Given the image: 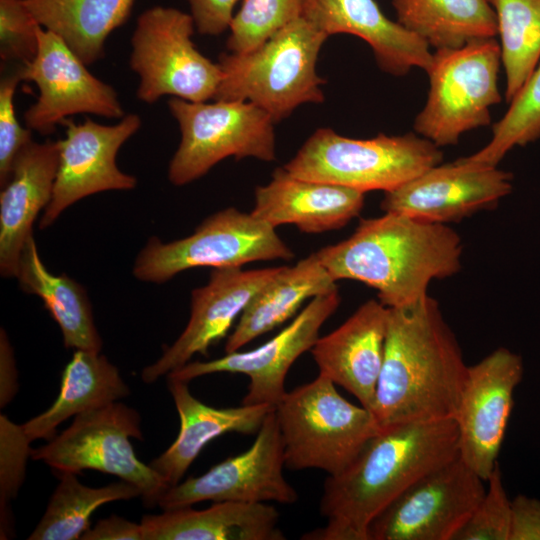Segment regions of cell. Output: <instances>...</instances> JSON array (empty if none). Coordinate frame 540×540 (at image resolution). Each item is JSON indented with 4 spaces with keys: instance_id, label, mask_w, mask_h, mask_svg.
I'll list each match as a JSON object with an SVG mask.
<instances>
[{
    "instance_id": "obj_1",
    "label": "cell",
    "mask_w": 540,
    "mask_h": 540,
    "mask_svg": "<svg viewBox=\"0 0 540 540\" xmlns=\"http://www.w3.org/2000/svg\"><path fill=\"white\" fill-rule=\"evenodd\" d=\"M454 418L381 427L355 460L324 482L325 526L305 540H369L373 519L423 475L459 456Z\"/></svg>"
},
{
    "instance_id": "obj_2",
    "label": "cell",
    "mask_w": 540,
    "mask_h": 540,
    "mask_svg": "<svg viewBox=\"0 0 540 540\" xmlns=\"http://www.w3.org/2000/svg\"><path fill=\"white\" fill-rule=\"evenodd\" d=\"M468 366L429 295L388 308L384 355L372 413L381 427L454 418Z\"/></svg>"
},
{
    "instance_id": "obj_3",
    "label": "cell",
    "mask_w": 540,
    "mask_h": 540,
    "mask_svg": "<svg viewBox=\"0 0 540 540\" xmlns=\"http://www.w3.org/2000/svg\"><path fill=\"white\" fill-rule=\"evenodd\" d=\"M461 254V238L447 224L393 212L361 220L347 239L315 252L335 281L356 280L376 289L388 308L428 295L432 280L460 270Z\"/></svg>"
},
{
    "instance_id": "obj_4",
    "label": "cell",
    "mask_w": 540,
    "mask_h": 540,
    "mask_svg": "<svg viewBox=\"0 0 540 540\" xmlns=\"http://www.w3.org/2000/svg\"><path fill=\"white\" fill-rule=\"evenodd\" d=\"M328 36L300 16L257 49L222 53V78L213 100L248 101L275 122L298 106L324 101L322 79L316 70Z\"/></svg>"
},
{
    "instance_id": "obj_5",
    "label": "cell",
    "mask_w": 540,
    "mask_h": 540,
    "mask_svg": "<svg viewBox=\"0 0 540 540\" xmlns=\"http://www.w3.org/2000/svg\"><path fill=\"white\" fill-rule=\"evenodd\" d=\"M285 466L344 471L381 426L371 410L342 397L327 377L318 376L286 392L274 408Z\"/></svg>"
},
{
    "instance_id": "obj_6",
    "label": "cell",
    "mask_w": 540,
    "mask_h": 540,
    "mask_svg": "<svg viewBox=\"0 0 540 540\" xmlns=\"http://www.w3.org/2000/svg\"><path fill=\"white\" fill-rule=\"evenodd\" d=\"M440 147L417 133L370 139L317 129L283 167L298 178L336 184L366 193L393 190L440 164Z\"/></svg>"
},
{
    "instance_id": "obj_7",
    "label": "cell",
    "mask_w": 540,
    "mask_h": 540,
    "mask_svg": "<svg viewBox=\"0 0 540 540\" xmlns=\"http://www.w3.org/2000/svg\"><path fill=\"white\" fill-rule=\"evenodd\" d=\"M500 65L501 49L495 37L435 50L426 71L427 101L415 117V133L442 147L456 144L470 130L489 125L490 108L502 99Z\"/></svg>"
},
{
    "instance_id": "obj_8",
    "label": "cell",
    "mask_w": 540,
    "mask_h": 540,
    "mask_svg": "<svg viewBox=\"0 0 540 540\" xmlns=\"http://www.w3.org/2000/svg\"><path fill=\"white\" fill-rule=\"evenodd\" d=\"M181 139L168 168L169 181L183 186L204 176L228 157L275 160L272 117L248 101L192 102L173 97L168 101Z\"/></svg>"
},
{
    "instance_id": "obj_9",
    "label": "cell",
    "mask_w": 540,
    "mask_h": 540,
    "mask_svg": "<svg viewBox=\"0 0 540 540\" xmlns=\"http://www.w3.org/2000/svg\"><path fill=\"white\" fill-rule=\"evenodd\" d=\"M292 258L294 253L273 226L252 213L228 207L208 216L187 237L168 243L149 238L132 273L142 282L161 284L195 267H242Z\"/></svg>"
},
{
    "instance_id": "obj_10",
    "label": "cell",
    "mask_w": 540,
    "mask_h": 540,
    "mask_svg": "<svg viewBox=\"0 0 540 540\" xmlns=\"http://www.w3.org/2000/svg\"><path fill=\"white\" fill-rule=\"evenodd\" d=\"M130 438L143 439L140 414L115 401L76 415L68 428L32 449L31 457L59 473L92 469L115 475L138 487L152 507L169 486L137 458Z\"/></svg>"
},
{
    "instance_id": "obj_11",
    "label": "cell",
    "mask_w": 540,
    "mask_h": 540,
    "mask_svg": "<svg viewBox=\"0 0 540 540\" xmlns=\"http://www.w3.org/2000/svg\"><path fill=\"white\" fill-rule=\"evenodd\" d=\"M191 14L154 6L137 19L130 67L139 77L137 97L154 103L164 95L192 102L214 99L222 78L218 63L194 45Z\"/></svg>"
},
{
    "instance_id": "obj_12",
    "label": "cell",
    "mask_w": 540,
    "mask_h": 540,
    "mask_svg": "<svg viewBox=\"0 0 540 540\" xmlns=\"http://www.w3.org/2000/svg\"><path fill=\"white\" fill-rule=\"evenodd\" d=\"M486 482L461 458L423 475L371 522L369 540H454Z\"/></svg>"
},
{
    "instance_id": "obj_13",
    "label": "cell",
    "mask_w": 540,
    "mask_h": 540,
    "mask_svg": "<svg viewBox=\"0 0 540 540\" xmlns=\"http://www.w3.org/2000/svg\"><path fill=\"white\" fill-rule=\"evenodd\" d=\"M281 433L274 409L266 416L253 444L198 477L169 487L157 500L163 510L202 501L294 504L298 494L283 475Z\"/></svg>"
},
{
    "instance_id": "obj_14",
    "label": "cell",
    "mask_w": 540,
    "mask_h": 540,
    "mask_svg": "<svg viewBox=\"0 0 540 540\" xmlns=\"http://www.w3.org/2000/svg\"><path fill=\"white\" fill-rule=\"evenodd\" d=\"M65 137L58 142L59 162L51 200L39 220L44 230L70 206L104 191H128L137 179L116 163L120 147L141 127L137 114H127L114 125L87 118L76 123L66 119Z\"/></svg>"
},
{
    "instance_id": "obj_15",
    "label": "cell",
    "mask_w": 540,
    "mask_h": 540,
    "mask_svg": "<svg viewBox=\"0 0 540 540\" xmlns=\"http://www.w3.org/2000/svg\"><path fill=\"white\" fill-rule=\"evenodd\" d=\"M340 304L338 290L314 297L306 307L273 338L259 347L239 350L209 361L188 362L167 377L189 382L213 373H240L250 382L242 404L275 406L286 393L287 373L304 352L311 350L325 321Z\"/></svg>"
},
{
    "instance_id": "obj_16",
    "label": "cell",
    "mask_w": 540,
    "mask_h": 540,
    "mask_svg": "<svg viewBox=\"0 0 540 540\" xmlns=\"http://www.w3.org/2000/svg\"><path fill=\"white\" fill-rule=\"evenodd\" d=\"M86 66L59 36L43 27L39 29L37 54L22 65L23 80L34 82L39 89L37 101L24 114L27 128L47 135L74 114L124 116L114 88L91 74Z\"/></svg>"
},
{
    "instance_id": "obj_17",
    "label": "cell",
    "mask_w": 540,
    "mask_h": 540,
    "mask_svg": "<svg viewBox=\"0 0 540 540\" xmlns=\"http://www.w3.org/2000/svg\"><path fill=\"white\" fill-rule=\"evenodd\" d=\"M522 377L521 357L504 347L468 366L454 416L459 456L485 481L498 463L513 408V394Z\"/></svg>"
},
{
    "instance_id": "obj_18",
    "label": "cell",
    "mask_w": 540,
    "mask_h": 540,
    "mask_svg": "<svg viewBox=\"0 0 540 540\" xmlns=\"http://www.w3.org/2000/svg\"><path fill=\"white\" fill-rule=\"evenodd\" d=\"M511 191V173L464 157L437 164L384 192L380 207L384 212L447 224L495 206Z\"/></svg>"
},
{
    "instance_id": "obj_19",
    "label": "cell",
    "mask_w": 540,
    "mask_h": 540,
    "mask_svg": "<svg viewBox=\"0 0 540 540\" xmlns=\"http://www.w3.org/2000/svg\"><path fill=\"white\" fill-rule=\"evenodd\" d=\"M284 268H213L208 283L191 293V314L185 329L156 362L142 370L143 382L151 384L167 376L190 362L197 353L206 355L211 345L227 335L251 300Z\"/></svg>"
},
{
    "instance_id": "obj_20",
    "label": "cell",
    "mask_w": 540,
    "mask_h": 540,
    "mask_svg": "<svg viewBox=\"0 0 540 540\" xmlns=\"http://www.w3.org/2000/svg\"><path fill=\"white\" fill-rule=\"evenodd\" d=\"M301 16L328 37L346 33L363 39L379 68L393 76L415 67L426 72L431 64L428 43L386 17L375 0H302Z\"/></svg>"
},
{
    "instance_id": "obj_21",
    "label": "cell",
    "mask_w": 540,
    "mask_h": 540,
    "mask_svg": "<svg viewBox=\"0 0 540 540\" xmlns=\"http://www.w3.org/2000/svg\"><path fill=\"white\" fill-rule=\"evenodd\" d=\"M388 307L379 300L363 303L343 324L311 348L319 374L342 386L371 410L381 372Z\"/></svg>"
},
{
    "instance_id": "obj_22",
    "label": "cell",
    "mask_w": 540,
    "mask_h": 540,
    "mask_svg": "<svg viewBox=\"0 0 540 540\" xmlns=\"http://www.w3.org/2000/svg\"><path fill=\"white\" fill-rule=\"evenodd\" d=\"M58 142L31 141L16 157L0 193V273L16 278L33 224L49 204L58 170Z\"/></svg>"
},
{
    "instance_id": "obj_23",
    "label": "cell",
    "mask_w": 540,
    "mask_h": 540,
    "mask_svg": "<svg viewBox=\"0 0 540 540\" xmlns=\"http://www.w3.org/2000/svg\"><path fill=\"white\" fill-rule=\"evenodd\" d=\"M365 193L348 187L306 180L276 168L271 181L255 189L252 214L274 228L293 224L309 234L338 230L357 217Z\"/></svg>"
},
{
    "instance_id": "obj_24",
    "label": "cell",
    "mask_w": 540,
    "mask_h": 540,
    "mask_svg": "<svg viewBox=\"0 0 540 540\" xmlns=\"http://www.w3.org/2000/svg\"><path fill=\"white\" fill-rule=\"evenodd\" d=\"M168 389L180 420L175 441L149 465L169 487L178 484L202 449L226 433L254 434L274 409L268 404L217 408L195 398L188 382L168 378Z\"/></svg>"
},
{
    "instance_id": "obj_25",
    "label": "cell",
    "mask_w": 540,
    "mask_h": 540,
    "mask_svg": "<svg viewBox=\"0 0 540 540\" xmlns=\"http://www.w3.org/2000/svg\"><path fill=\"white\" fill-rule=\"evenodd\" d=\"M143 540H284L274 506L234 501L214 502L203 510L191 506L145 515Z\"/></svg>"
},
{
    "instance_id": "obj_26",
    "label": "cell",
    "mask_w": 540,
    "mask_h": 540,
    "mask_svg": "<svg viewBox=\"0 0 540 540\" xmlns=\"http://www.w3.org/2000/svg\"><path fill=\"white\" fill-rule=\"evenodd\" d=\"M336 281L312 253L263 288L247 305L228 336L225 352L239 350L286 322L308 299L336 291Z\"/></svg>"
},
{
    "instance_id": "obj_27",
    "label": "cell",
    "mask_w": 540,
    "mask_h": 540,
    "mask_svg": "<svg viewBox=\"0 0 540 540\" xmlns=\"http://www.w3.org/2000/svg\"><path fill=\"white\" fill-rule=\"evenodd\" d=\"M130 394L118 368L100 352L75 350L65 366L60 392L43 413L31 418L23 429L32 442L51 440L56 429L70 417L118 401Z\"/></svg>"
},
{
    "instance_id": "obj_28",
    "label": "cell",
    "mask_w": 540,
    "mask_h": 540,
    "mask_svg": "<svg viewBox=\"0 0 540 540\" xmlns=\"http://www.w3.org/2000/svg\"><path fill=\"white\" fill-rule=\"evenodd\" d=\"M16 278L22 291L42 299L61 330L66 348L101 352L103 343L85 288L69 276L55 275L46 268L34 236L22 251Z\"/></svg>"
},
{
    "instance_id": "obj_29",
    "label": "cell",
    "mask_w": 540,
    "mask_h": 540,
    "mask_svg": "<svg viewBox=\"0 0 540 540\" xmlns=\"http://www.w3.org/2000/svg\"><path fill=\"white\" fill-rule=\"evenodd\" d=\"M135 0H25L44 29L89 65L102 58L110 33L128 19Z\"/></svg>"
},
{
    "instance_id": "obj_30",
    "label": "cell",
    "mask_w": 540,
    "mask_h": 540,
    "mask_svg": "<svg viewBox=\"0 0 540 540\" xmlns=\"http://www.w3.org/2000/svg\"><path fill=\"white\" fill-rule=\"evenodd\" d=\"M397 21L435 50L494 38L496 14L488 0H392Z\"/></svg>"
},
{
    "instance_id": "obj_31",
    "label": "cell",
    "mask_w": 540,
    "mask_h": 540,
    "mask_svg": "<svg viewBox=\"0 0 540 540\" xmlns=\"http://www.w3.org/2000/svg\"><path fill=\"white\" fill-rule=\"evenodd\" d=\"M139 496V488L124 480L95 488L83 485L75 473L62 472L44 515L27 539H81L90 528L91 515L98 507Z\"/></svg>"
},
{
    "instance_id": "obj_32",
    "label": "cell",
    "mask_w": 540,
    "mask_h": 540,
    "mask_svg": "<svg viewBox=\"0 0 540 540\" xmlns=\"http://www.w3.org/2000/svg\"><path fill=\"white\" fill-rule=\"evenodd\" d=\"M497 19L510 102L540 60V0H488Z\"/></svg>"
},
{
    "instance_id": "obj_33",
    "label": "cell",
    "mask_w": 540,
    "mask_h": 540,
    "mask_svg": "<svg viewBox=\"0 0 540 540\" xmlns=\"http://www.w3.org/2000/svg\"><path fill=\"white\" fill-rule=\"evenodd\" d=\"M503 117L492 127L489 143L466 160L485 166H497L516 146H525L540 138V64L509 102Z\"/></svg>"
},
{
    "instance_id": "obj_34",
    "label": "cell",
    "mask_w": 540,
    "mask_h": 540,
    "mask_svg": "<svg viewBox=\"0 0 540 540\" xmlns=\"http://www.w3.org/2000/svg\"><path fill=\"white\" fill-rule=\"evenodd\" d=\"M302 0H244L230 24L227 48L247 53L301 16Z\"/></svg>"
},
{
    "instance_id": "obj_35",
    "label": "cell",
    "mask_w": 540,
    "mask_h": 540,
    "mask_svg": "<svg viewBox=\"0 0 540 540\" xmlns=\"http://www.w3.org/2000/svg\"><path fill=\"white\" fill-rule=\"evenodd\" d=\"M31 441L23 426L0 415V535L8 539L12 535L10 502L16 498L25 478Z\"/></svg>"
},
{
    "instance_id": "obj_36",
    "label": "cell",
    "mask_w": 540,
    "mask_h": 540,
    "mask_svg": "<svg viewBox=\"0 0 540 540\" xmlns=\"http://www.w3.org/2000/svg\"><path fill=\"white\" fill-rule=\"evenodd\" d=\"M486 482L488 485L483 497L454 540H509L511 500L504 488L498 463Z\"/></svg>"
},
{
    "instance_id": "obj_37",
    "label": "cell",
    "mask_w": 540,
    "mask_h": 540,
    "mask_svg": "<svg viewBox=\"0 0 540 540\" xmlns=\"http://www.w3.org/2000/svg\"><path fill=\"white\" fill-rule=\"evenodd\" d=\"M25 0H0V57L4 63L26 65L39 47V29Z\"/></svg>"
},
{
    "instance_id": "obj_38",
    "label": "cell",
    "mask_w": 540,
    "mask_h": 540,
    "mask_svg": "<svg viewBox=\"0 0 540 540\" xmlns=\"http://www.w3.org/2000/svg\"><path fill=\"white\" fill-rule=\"evenodd\" d=\"M23 80L22 65H16L1 77L0 81V185L9 177L14 161L22 149L32 140L31 130L20 125L14 106V95Z\"/></svg>"
},
{
    "instance_id": "obj_39",
    "label": "cell",
    "mask_w": 540,
    "mask_h": 540,
    "mask_svg": "<svg viewBox=\"0 0 540 540\" xmlns=\"http://www.w3.org/2000/svg\"><path fill=\"white\" fill-rule=\"evenodd\" d=\"M238 0H188L196 30L217 36L229 29Z\"/></svg>"
},
{
    "instance_id": "obj_40",
    "label": "cell",
    "mask_w": 540,
    "mask_h": 540,
    "mask_svg": "<svg viewBox=\"0 0 540 540\" xmlns=\"http://www.w3.org/2000/svg\"><path fill=\"white\" fill-rule=\"evenodd\" d=\"M509 540H540V500L522 494L511 500Z\"/></svg>"
},
{
    "instance_id": "obj_41",
    "label": "cell",
    "mask_w": 540,
    "mask_h": 540,
    "mask_svg": "<svg viewBox=\"0 0 540 540\" xmlns=\"http://www.w3.org/2000/svg\"><path fill=\"white\" fill-rule=\"evenodd\" d=\"M82 540H143L141 524L112 515L99 520L81 536Z\"/></svg>"
},
{
    "instance_id": "obj_42",
    "label": "cell",
    "mask_w": 540,
    "mask_h": 540,
    "mask_svg": "<svg viewBox=\"0 0 540 540\" xmlns=\"http://www.w3.org/2000/svg\"><path fill=\"white\" fill-rule=\"evenodd\" d=\"M14 351L6 331L0 330V407L12 401L18 391Z\"/></svg>"
}]
</instances>
